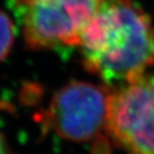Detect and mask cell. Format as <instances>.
Returning <instances> with one entry per match:
<instances>
[{
    "label": "cell",
    "instance_id": "1",
    "mask_svg": "<svg viewBox=\"0 0 154 154\" xmlns=\"http://www.w3.org/2000/svg\"><path fill=\"white\" fill-rule=\"evenodd\" d=\"M77 46L86 70L116 88L154 64V27L134 0H101Z\"/></svg>",
    "mask_w": 154,
    "mask_h": 154
},
{
    "label": "cell",
    "instance_id": "3",
    "mask_svg": "<svg viewBox=\"0 0 154 154\" xmlns=\"http://www.w3.org/2000/svg\"><path fill=\"white\" fill-rule=\"evenodd\" d=\"M105 128L128 154H154V74L110 88Z\"/></svg>",
    "mask_w": 154,
    "mask_h": 154
},
{
    "label": "cell",
    "instance_id": "5",
    "mask_svg": "<svg viewBox=\"0 0 154 154\" xmlns=\"http://www.w3.org/2000/svg\"><path fill=\"white\" fill-rule=\"evenodd\" d=\"M14 42V26L10 17L0 10V61L11 51Z\"/></svg>",
    "mask_w": 154,
    "mask_h": 154
},
{
    "label": "cell",
    "instance_id": "4",
    "mask_svg": "<svg viewBox=\"0 0 154 154\" xmlns=\"http://www.w3.org/2000/svg\"><path fill=\"white\" fill-rule=\"evenodd\" d=\"M110 88L72 82L55 93L42 120L60 137L86 141L105 126Z\"/></svg>",
    "mask_w": 154,
    "mask_h": 154
},
{
    "label": "cell",
    "instance_id": "6",
    "mask_svg": "<svg viewBox=\"0 0 154 154\" xmlns=\"http://www.w3.org/2000/svg\"><path fill=\"white\" fill-rule=\"evenodd\" d=\"M0 154H16L11 149L2 133H0Z\"/></svg>",
    "mask_w": 154,
    "mask_h": 154
},
{
    "label": "cell",
    "instance_id": "2",
    "mask_svg": "<svg viewBox=\"0 0 154 154\" xmlns=\"http://www.w3.org/2000/svg\"><path fill=\"white\" fill-rule=\"evenodd\" d=\"M101 0H15L25 43L43 51L77 46Z\"/></svg>",
    "mask_w": 154,
    "mask_h": 154
}]
</instances>
